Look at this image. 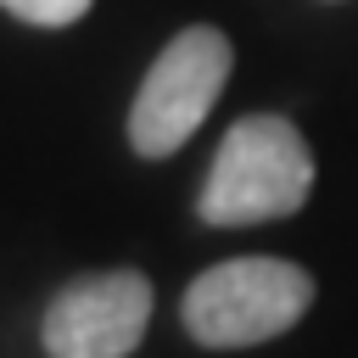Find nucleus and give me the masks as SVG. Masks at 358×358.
I'll return each mask as SVG.
<instances>
[{"mask_svg":"<svg viewBox=\"0 0 358 358\" xmlns=\"http://www.w3.org/2000/svg\"><path fill=\"white\" fill-rule=\"evenodd\" d=\"M313 196V151L285 112H246L224 129L196 213L213 229H246L302 213Z\"/></svg>","mask_w":358,"mask_h":358,"instance_id":"1","label":"nucleus"},{"mask_svg":"<svg viewBox=\"0 0 358 358\" xmlns=\"http://www.w3.org/2000/svg\"><path fill=\"white\" fill-rule=\"evenodd\" d=\"M308 308H313V274L291 257H224L201 268L179 296L190 341L218 352L263 347L296 330Z\"/></svg>","mask_w":358,"mask_h":358,"instance_id":"2","label":"nucleus"},{"mask_svg":"<svg viewBox=\"0 0 358 358\" xmlns=\"http://www.w3.org/2000/svg\"><path fill=\"white\" fill-rule=\"evenodd\" d=\"M95 0H0V11H11L28 28H73L90 17Z\"/></svg>","mask_w":358,"mask_h":358,"instance_id":"5","label":"nucleus"},{"mask_svg":"<svg viewBox=\"0 0 358 358\" xmlns=\"http://www.w3.org/2000/svg\"><path fill=\"white\" fill-rule=\"evenodd\" d=\"M151 324V280L140 268H95L67 280L39 319L50 358H129Z\"/></svg>","mask_w":358,"mask_h":358,"instance_id":"4","label":"nucleus"},{"mask_svg":"<svg viewBox=\"0 0 358 358\" xmlns=\"http://www.w3.org/2000/svg\"><path fill=\"white\" fill-rule=\"evenodd\" d=\"M229 67H235V45L224 28H213V22L179 28L151 56V67L129 101V151L145 162L173 157L201 129V117L218 106Z\"/></svg>","mask_w":358,"mask_h":358,"instance_id":"3","label":"nucleus"}]
</instances>
